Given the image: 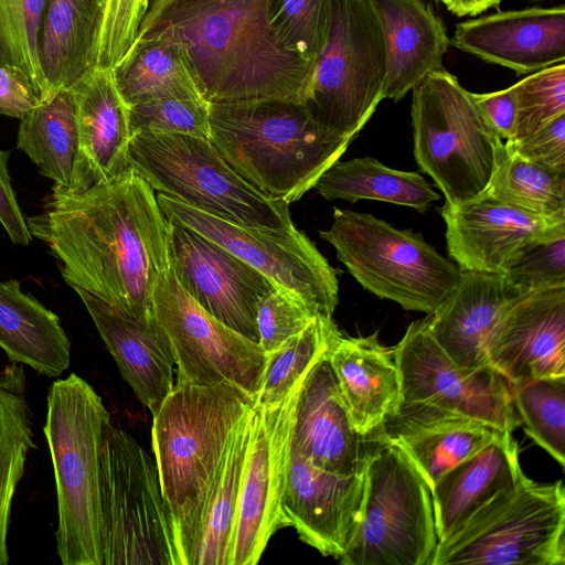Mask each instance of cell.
I'll return each instance as SVG.
<instances>
[{
    "label": "cell",
    "instance_id": "cell-1",
    "mask_svg": "<svg viewBox=\"0 0 565 565\" xmlns=\"http://www.w3.org/2000/svg\"><path fill=\"white\" fill-rule=\"evenodd\" d=\"M26 225L60 262L70 287L135 318L154 316L153 292L170 266L169 222L134 169L81 192L53 186Z\"/></svg>",
    "mask_w": 565,
    "mask_h": 565
},
{
    "label": "cell",
    "instance_id": "cell-2",
    "mask_svg": "<svg viewBox=\"0 0 565 565\" xmlns=\"http://www.w3.org/2000/svg\"><path fill=\"white\" fill-rule=\"evenodd\" d=\"M177 43L209 104L302 102L315 63L289 51L268 18V0H152L136 40Z\"/></svg>",
    "mask_w": 565,
    "mask_h": 565
},
{
    "label": "cell",
    "instance_id": "cell-3",
    "mask_svg": "<svg viewBox=\"0 0 565 565\" xmlns=\"http://www.w3.org/2000/svg\"><path fill=\"white\" fill-rule=\"evenodd\" d=\"M209 140L265 195L298 201L347 151L351 138L316 122L302 103L266 98L209 107Z\"/></svg>",
    "mask_w": 565,
    "mask_h": 565
},
{
    "label": "cell",
    "instance_id": "cell-4",
    "mask_svg": "<svg viewBox=\"0 0 565 565\" xmlns=\"http://www.w3.org/2000/svg\"><path fill=\"white\" fill-rule=\"evenodd\" d=\"M111 424L102 397L71 373L54 381L43 427L57 499L56 551L63 565H102L99 456Z\"/></svg>",
    "mask_w": 565,
    "mask_h": 565
},
{
    "label": "cell",
    "instance_id": "cell-5",
    "mask_svg": "<svg viewBox=\"0 0 565 565\" xmlns=\"http://www.w3.org/2000/svg\"><path fill=\"white\" fill-rule=\"evenodd\" d=\"M128 164L154 191L221 220L245 226H294L289 203L248 183L209 139L182 134L137 132Z\"/></svg>",
    "mask_w": 565,
    "mask_h": 565
},
{
    "label": "cell",
    "instance_id": "cell-6",
    "mask_svg": "<svg viewBox=\"0 0 565 565\" xmlns=\"http://www.w3.org/2000/svg\"><path fill=\"white\" fill-rule=\"evenodd\" d=\"M254 399L238 387L174 382L152 415L151 445L174 529L213 477L231 434Z\"/></svg>",
    "mask_w": 565,
    "mask_h": 565
},
{
    "label": "cell",
    "instance_id": "cell-7",
    "mask_svg": "<svg viewBox=\"0 0 565 565\" xmlns=\"http://www.w3.org/2000/svg\"><path fill=\"white\" fill-rule=\"evenodd\" d=\"M438 537L430 488L382 428L364 468L359 523L344 565H431Z\"/></svg>",
    "mask_w": 565,
    "mask_h": 565
},
{
    "label": "cell",
    "instance_id": "cell-8",
    "mask_svg": "<svg viewBox=\"0 0 565 565\" xmlns=\"http://www.w3.org/2000/svg\"><path fill=\"white\" fill-rule=\"evenodd\" d=\"M99 494L102 565H180L156 461L111 424L100 448Z\"/></svg>",
    "mask_w": 565,
    "mask_h": 565
},
{
    "label": "cell",
    "instance_id": "cell-9",
    "mask_svg": "<svg viewBox=\"0 0 565 565\" xmlns=\"http://www.w3.org/2000/svg\"><path fill=\"white\" fill-rule=\"evenodd\" d=\"M320 237L363 288L406 310L431 313L456 287L461 270L424 237L369 213L334 209Z\"/></svg>",
    "mask_w": 565,
    "mask_h": 565
},
{
    "label": "cell",
    "instance_id": "cell-10",
    "mask_svg": "<svg viewBox=\"0 0 565 565\" xmlns=\"http://www.w3.org/2000/svg\"><path fill=\"white\" fill-rule=\"evenodd\" d=\"M564 565L565 488L562 480L521 481L479 508L438 542L431 565Z\"/></svg>",
    "mask_w": 565,
    "mask_h": 565
},
{
    "label": "cell",
    "instance_id": "cell-11",
    "mask_svg": "<svg viewBox=\"0 0 565 565\" xmlns=\"http://www.w3.org/2000/svg\"><path fill=\"white\" fill-rule=\"evenodd\" d=\"M414 156L420 170L456 205L481 194L495 163L498 138L472 93L445 68L412 89Z\"/></svg>",
    "mask_w": 565,
    "mask_h": 565
},
{
    "label": "cell",
    "instance_id": "cell-12",
    "mask_svg": "<svg viewBox=\"0 0 565 565\" xmlns=\"http://www.w3.org/2000/svg\"><path fill=\"white\" fill-rule=\"evenodd\" d=\"M386 54L365 0H331L326 43L302 104L327 130L354 139L384 99Z\"/></svg>",
    "mask_w": 565,
    "mask_h": 565
},
{
    "label": "cell",
    "instance_id": "cell-13",
    "mask_svg": "<svg viewBox=\"0 0 565 565\" xmlns=\"http://www.w3.org/2000/svg\"><path fill=\"white\" fill-rule=\"evenodd\" d=\"M163 214L213 241L265 275L276 287L300 297L318 313L332 317L339 281L316 245L295 225L289 228L234 224L157 193Z\"/></svg>",
    "mask_w": 565,
    "mask_h": 565
},
{
    "label": "cell",
    "instance_id": "cell-14",
    "mask_svg": "<svg viewBox=\"0 0 565 565\" xmlns=\"http://www.w3.org/2000/svg\"><path fill=\"white\" fill-rule=\"evenodd\" d=\"M153 311L170 342L177 382L201 386L228 383L255 401L267 354L259 343L200 307L183 290L170 266L156 286Z\"/></svg>",
    "mask_w": 565,
    "mask_h": 565
},
{
    "label": "cell",
    "instance_id": "cell-15",
    "mask_svg": "<svg viewBox=\"0 0 565 565\" xmlns=\"http://www.w3.org/2000/svg\"><path fill=\"white\" fill-rule=\"evenodd\" d=\"M401 403L423 404L465 415L500 431L521 426L508 380L492 366L456 364L434 339L426 319L412 322L393 348Z\"/></svg>",
    "mask_w": 565,
    "mask_h": 565
},
{
    "label": "cell",
    "instance_id": "cell-16",
    "mask_svg": "<svg viewBox=\"0 0 565 565\" xmlns=\"http://www.w3.org/2000/svg\"><path fill=\"white\" fill-rule=\"evenodd\" d=\"M305 377L280 402L253 404L230 565L257 564L273 534L285 527L281 498L295 408Z\"/></svg>",
    "mask_w": 565,
    "mask_h": 565
},
{
    "label": "cell",
    "instance_id": "cell-17",
    "mask_svg": "<svg viewBox=\"0 0 565 565\" xmlns=\"http://www.w3.org/2000/svg\"><path fill=\"white\" fill-rule=\"evenodd\" d=\"M167 218L169 264L183 290L220 322L258 343L257 308L276 286L224 247Z\"/></svg>",
    "mask_w": 565,
    "mask_h": 565
},
{
    "label": "cell",
    "instance_id": "cell-18",
    "mask_svg": "<svg viewBox=\"0 0 565 565\" xmlns=\"http://www.w3.org/2000/svg\"><path fill=\"white\" fill-rule=\"evenodd\" d=\"M440 213L448 254L462 271L502 274L529 244L565 233V220L539 217L484 193L445 202Z\"/></svg>",
    "mask_w": 565,
    "mask_h": 565
},
{
    "label": "cell",
    "instance_id": "cell-19",
    "mask_svg": "<svg viewBox=\"0 0 565 565\" xmlns=\"http://www.w3.org/2000/svg\"><path fill=\"white\" fill-rule=\"evenodd\" d=\"M487 358L509 383L565 376V287L512 298L491 333Z\"/></svg>",
    "mask_w": 565,
    "mask_h": 565
},
{
    "label": "cell",
    "instance_id": "cell-20",
    "mask_svg": "<svg viewBox=\"0 0 565 565\" xmlns=\"http://www.w3.org/2000/svg\"><path fill=\"white\" fill-rule=\"evenodd\" d=\"M364 471L337 475L290 451L281 498L285 526L324 556L339 558L359 523Z\"/></svg>",
    "mask_w": 565,
    "mask_h": 565
},
{
    "label": "cell",
    "instance_id": "cell-21",
    "mask_svg": "<svg viewBox=\"0 0 565 565\" xmlns=\"http://www.w3.org/2000/svg\"><path fill=\"white\" fill-rule=\"evenodd\" d=\"M329 350L312 365L299 390L290 451L322 470L358 475L364 471L381 429L369 437L354 429L329 362Z\"/></svg>",
    "mask_w": 565,
    "mask_h": 565
},
{
    "label": "cell",
    "instance_id": "cell-22",
    "mask_svg": "<svg viewBox=\"0 0 565 565\" xmlns=\"http://www.w3.org/2000/svg\"><path fill=\"white\" fill-rule=\"evenodd\" d=\"M450 44L518 75L531 74L565 62V7L471 17L456 25Z\"/></svg>",
    "mask_w": 565,
    "mask_h": 565
},
{
    "label": "cell",
    "instance_id": "cell-23",
    "mask_svg": "<svg viewBox=\"0 0 565 565\" xmlns=\"http://www.w3.org/2000/svg\"><path fill=\"white\" fill-rule=\"evenodd\" d=\"M107 350L137 398L153 415L174 385V359L156 316L138 319L77 287Z\"/></svg>",
    "mask_w": 565,
    "mask_h": 565
},
{
    "label": "cell",
    "instance_id": "cell-24",
    "mask_svg": "<svg viewBox=\"0 0 565 565\" xmlns=\"http://www.w3.org/2000/svg\"><path fill=\"white\" fill-rule=\"evenodd\" d=\"M252 407L234 427L213 477L194 507L174 529L180 565H230Z\"/></svg>",
    "mask_w": 565,
    "mask_h": 565
},
{
    "label": "cell",
    "instance_id": "cell-25",
    "mask_svg": "<svg viewBox=\"0 0 565 565\" xmlns=\"http://www.w3.org/2000/svg\"><path fill=\"white\" fill-rule=\"evenodd\" d=\"M386 54L384 99L398 102L427 75L444 70L450 45L440 18L424 0H365Z\"/></svg>",
    "mask_w": 565,
    "mask_h": 565
},
{
    "label": "cell",
    "instance_id": "cell-26",
    "mask_svg": "<svg viewBox=\"0 0 565 565\" xmlns=\"http://www.w3.org/2000/svg\"><path fill=\"white\" fill-rule=\"evenodd\" d=\"M502 274L462 271L449 296L426 322L434 339L459 366H490L487 347L491 333L512 298Z\"/></svg>",
    "mask_w": 565,
    "mask_h": 565
},
{
    "label": "cell",
    "instance_id": "cell-27",
    "mask_svg": "<svg viewBox=\"0 0 565 565\" xmlns=\"http://www.w3.org/2000/svg\"><path fill=\"white\" fill-rule=\"evenodd\" d=\"M72 88L79 132L75 192H81L129 169L131 134L128 107L116 87L111 68H95Z\"/></svg>",
    "mask_w": 565,
    "mask_h": 565
},
{
    "label": "cell",
    "instance_id": "cell-28",
    "mask_svg": "<svg viewBox=\"0 0 565 565\" xmlns=\"http://www.w3.org/2000/svg\"><path fill=\"white\" fill-rule=\"evenodd\" d=\"M342 398L358 434L369 437L383 428L401 405V380L393 348L377 332L335 340L328 353Z\"/></svg>",
    "mask_w": 565,
    "mask_h": 565
},
{
    "label": "cell",
    "instance_id": "cell-29",
    "mask_svg": "<svg viewBox=\"0 0 565 565\" xmlns=\"http://www.w3.org/2000/svg\"><path fill=\"white\" fill-rule=\"evenodd\" d=\"M383 429L407 454L429 488L501 433L465 415L403 403Z\"/></svg>",
    "mask_w": 565,
    "mask_h": 565
},
{
    "label": "cell",
    "instance_id": "cell-30",
    "mask_svg": "<svg viewBox=\"0 0 565 565\" xmlns=\"http://www.w3.org/2000/svg\"><path fill=\"white\" fill-rule=\"evenodd\" d=\"M519 455L512 431H501L430 487L438 542L456 532L494 495L521 481L525 475Z\"/></svg>",
    "mask_w": 565,
    "mask_h": 565
},
{
    "label": "cell",
    "instance_id": "cell-31",
    "mask_svg": "<svg viewBox=\"0 0 565 565\" xmlns=\"http://www.w3.org/2000/svg\"><path fill=\"white\" fill-rule=\"evenodd\" d=\"M102 20L99 0H46L39 56L52 95L95 70Z\"/></svg>",
    "mask_w": 565,
    "mask_h": 565
},
{
    "label": "cell",
    "instance_id": "cell-32",
    "mask_svg": "<svg viewBox=\"0 0 565 565\" xmlns=\"http://www.w3.org/2000/svg\"><path fill=\"white\" fill-rule=\"evenodd\" d=\"M0 348L10 362L50 377L71 363V341L58 317L15 279L0 281Z\"/></svg>",
    "mask_w": 565,
    "mask_h": 565
},
{
    "label": "cell",
    "instance_id": "cell-33",
    "mask_svg": "<svg viewBox=\"0 0 565 565\" xmlns=\"http://www.w3.org/2000/svg\"><path fill=\"white\" fill-rule=\"evenodd\" d=\"M17 147L54 186L76 191L79 132L73 88L56 92L20 119Z\"/></svg>",
    "mask_w": 565,
    "mask_h": 565
},
{
    "label": "cell",
    "instance_id": "cell-34",
    "mask_svg": "<svg viewBox=\"0 0 565 565\" xmlns=\"http://www.w3.org/2000/svg\"><path fill=\"white\" fill-rule=\"evenodd\" d=\"M111 70L127 107L168 97L204 99L182 49L172 41L136 40Z\"/></svg>",
    "mask_w": 565,
    "mask_h": 565
},
{
    "label": "cell",
    "instance_id": "cell-35",
    "mask_svg": "<svg viewBox=\"0 0 565 565\" xmlns=\"http://www.w3.org/2000/svg\"><path fill=\"white\" fill-rule=\"evenodd\" d=\"M315 188L328 201H383L420 213L439 200V194L419 173L388 168L371 157L337 161Z\"/></svg>",
    "mask_w": 565,
    "mask_h": 565
},
{
    "label": "cell",
    "instance_id": "cell-36",
    "mask_svg": "<svg viewBox=\"0 0 565 565\" xmlns=\"http://www.w3.org/2000/svg\"><path fill=\"white\" fill-rule=\"evenodd\" d=\"M35 448L22 364L0 372V565L9 563L8 532L12 500Z\"/></svg>",
    "mask_w": 565,
    "mask_h": 565
},
{
    "label": "cell",
    "instance_id": "cell-37",
    "mask_svg": "<svg viewBox=\"0 0 565 565\" xmlns=\"http://www.w3.org/2000/svg\"><path fill=\"white\" fill-rule=\"evenodd\" d=\"M482 193L539 217L565 220V170L529 161L501 139Z\"/></svg>",
    "mask_w": 565,
    "mask_h": 565
},
{
    "label": "cell",
    "instance_id": "cell-38",
    "mask_svg": "<svg viewBox=\"0 0 565 565\" xmlns=\"http://www.w3.org/2000/svg\"><path fill=\"white\" fill-rule=\"evenodd\" d=\"M342 333L332 317H316L300 333L267 354L254 403L274 405L299 383Z\"/></svg>",
    "mask_w": 565,
    "mask_h": 565
},
{
    "label": "cell",
    "instance_id": "cell-39",
    "mask_svg": "<svg viewBox=\"0 0 565 565\" xmlns=\"http://www.w3.org/2000/svg\"><path fill=\"white\" fill-rule=\"evenodd\" d=\"M509 385L526 434L564 467L565 376L521 380Z\"/></svg>",
    "mask_w": 565,
    "mask_h": 565
},
{
    "label": "cell",
    "instance_id": "cell-40",
    "mask_svg": "<svg viewBox=\"0 0 565 565\" xmlns=\"http://www.w3.org/2000/svg\"><path fill=\"white\" fill-rule=\"evenodd\" d=\"M45 3L46 0H0V65L23 71L41 102L52 96L39 56Z\"/></svg>",
    "mask_w": 565,
    "mask_h": 565
},
{
    "label": "cell",
    "instance_id": "cell-41",
    "mask_svg": "<svg viewBox=\"0 0 565 565\" xmlns=\"http://www.w3.org/2000/svg\"><path fill=\"white\" fill-rule=\"evenodd\" d=\"M331 0H268L278 40L308 62L318 58L328 35Z\"/></svg>",
    "mask_w": 565,
    "mask_h": 565
},
{
    "label": "cell",
    "instance_id": "cell-42",
    "mask_svg": "<svg viewBox=\"0 0 565 565\" xmlns=\"http://www.w3.org/2000/svg\"><path fill=\"white\" fill-rule=\"evenodd\" d=\"M512 86L516 106L513 140L565 115V62L531 73Z\"/></svg>",
    "mask_w": 565,
    "mask_h": 565
},
{
    "label": "cell",
    "instance_id": "cell-43",
    "mask_svg": "<svg viewBox=\"0 0 565 565\" xmlns=\"http://www.w3.org/2000/svg\"><path fill=\"white\" fill-rule=\"evenodd\" d=\"M502 275L515 296L565 287V233L529 244Z\"/></svg>",
    "mask_w": 565,
    "mask_h": 565
},
{
    "label": "cell",
    "instance_id": "cell-44",
    "mask_svg": "<svg viewBox=\"0 0 565 565\" xmlns=\"http://www.w3.org/2000/svg\"><path fill=\"white\" fill-rule=\"evenodd\" d=\"M210 104L205 99L160 98L128 107L131 136L149 131L209 139Z\"/></svg>",
    "mask_w": 565,
    "mask_h": 565
},
{
    "label": "cell",
    "instance_id": "cell-45",
    "mask_svg": "<svg viewBox=\"0 0 565 565\" xmlns=\"http://www.w3.org/2000/svg\"><path fill=\"white\" fill-rule=\"evenodd\" d=\"M318 316L322 315L300 297L276 287L257 308L258 343L269 354L300 333Z\"/></svg>",
    "mask_w": 565,
    "mask_h": 565
},
{
    "label": "cell",
    "instance_id": "cell-46",
    "mask_svg": "<svg viewBox=\"0 0 565 565\" xmlns=\"http://www.w3.org/2000/svg\"><path fill=\"white\" fill-rule=\"evenodd\" d=\"M149 0H107L97 42L96 67L113 68L134 45Z\"/></svg>",
    "mask_w": 565,
    "mask_h": 565
},
{
    "label": "cell",
    "instance_id": "cell-47",
    "mask_svg": "<svg viewBox=\"0 0 565 565\" xmlns=\"http://www.w3.org/2000/svg\"><path fill=\"white\" fill-rule=\"evenodd\" d=\"M504 143L529 161L565 170V115L553 119L527 137Z\"/></svg>",
    "mask_w": 565,
    "mask_h": 565
},
{
    "label": "cell",
    "instance_id": "cell-48",
    "mask_svg": "<svg viewBox=\"0 0 565 565\" xmlns=\"http://www.w3.org/2000/svg\"><path fill=\"white\" fill-rule=\"evenodd\" d=\"M41 103L23 71L13 65H0V114L21 119Z\"/></svg>",
    "mask_w": 565,
    "mask_h": 565
},
{
    "label": "cell",
    "instance_id": "cell-49",
    "mask_svg": "<svg viewBox=\"0 0 565 565\" xmlns=\"http://www.w3.org/2000/svg\"><path fill=\"white\" fill-rule=\"evenodd\" d=\"M472 97L493 134L502 141H512L516 116L513 86L491 93H472Z\"/></svg>",
    "mask_w": 565,
    "mask_h": 565
},
{
    "label": "cell",
    "instance_id": "cell-50",
    "mask_svg": "<svg viewBox=\"0 0 565 565\" xmlns=\"http://www.w3.org/2000/svg\"><path fill=\"white\" fill-rule=\"evenodd\" d=\"M10 153L0 149V224L13 244L26 246L32 235L11 185L8 169Z\"/></svg>",
    "mask_w": 565,
    "mask_h": 565
},
{
    "label": "cell",
    "instance_id": "cell-51",
    "mask_svg": "<svg viewBox=\"0 0 565 565\" xmlns=\"http://www.w3.org/2000/svg\"><path fill=\"white\" fill-rule=\"evenodd\" d=\"M503 0H447L446 9L457 17H477L491 8H498Z\"/></svg>",
    "mask_w": 565,
    "mask_h": 565
},
{
    "label": "cell",
    "instance_id": "cell-52",
    "mask_svg": "<svg viewBox=\"0 0 565 565\" xmlns=\"http://www.w3.org/2000/svg\"><path fill=\"white\" fill-rule=\"evenodd\" d=\"M106 1L107 0H99V4H100V8H102L103 12H104V9H105V6H106Z\"/></svg>",
    "mask_w": 565,
    "mask_h": 565
},
{
    "label": "cell",
    "instance_id": "cell-53",
    "mask_svg": "<svg viewBox=\"0 0 565 565\" xmlns=\"http://www.w3.org/2000/svg\"><path fill=\"white\" fill-rule=\"evenodd\" d=\"M436 1L441 2L444 6L447 2V0H436Z\"/></svg>",
    "mask_w": 565,
    "mask_h": 565
}]
</instances>
